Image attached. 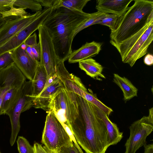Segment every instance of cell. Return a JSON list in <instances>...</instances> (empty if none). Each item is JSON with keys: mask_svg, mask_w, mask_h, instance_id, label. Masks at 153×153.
Instances as JSON below:
<instances>
[{"mask_svg": "<svg viewBox=\"0 0 153 153\" xmlns=\"http://www.w3.org/2000/svg\"><path fill=\"white\" fill-rule=\"evenodd\" d=\"M144 149L143 153H153V144L151 143L146 144L144 146Z\"/></svg>", "mask_w": 153, "mask_h": 153, "instance_id": "d590c367", "label": "cell"}, {"mask_svg": "<svg viewBox=\"0 0 153 153\" xmlns=\"http://www.w3.org/2000/svg\"><path fill=\"white\" fill-rule=\"evenodd\" d=\"M64 61H59L57 67L58 78L67 90L74 92L84 98L87 90L79 78L70 74L66 68Z\"/></svg>", "mask_w": 153, "mask_h": 153, "instance_id": "7c38bea8", "label": "cell"}, {"mask_svg": "<svg viewBox=\"0 0 153 153\" xmlns=\"http://www.w3.org/2000/svg\"><path fill=\"white\" fill-rule=\"evenodd\" d=\"M23 84L13 86L7 92L3 99L0 108V115L5 114L6 111L16 98Z\"/></svg>", "mask_w": 153, "mask_h": 153, "instance_id": "7402d4cb", "label": "cell"}, {"mask_svg": "<svg viewBox=\"0 0 153 153\" xmlns=\"http://www.w3.org/2000/svg\"><path fill=\"white\" fill-rule=\"evenodd\" d=\"M61 123H71L79 114L76 94L63 87L59 89L53 96L49 106Z\"/></svg>", "mask_w": 153, "mask_h": 153, "instance_id": "277c9868", "label": "cell"}, {"mask_svg": "<svg viewBox=\"0 0 153 153\" xmlns=\"http://www.w3.org/2000/svg\"><path fill=\"white\" fill-rule=\"evenodd\" d=\"M0 153H1V152H0Z\"/></svg>", "mask_w": 153, "mask_h": 153, "instance_id": "ab89813d", "label": "cell"}, {"mask_svg": "<svg viewBox=\"0 0 153 153\" xmlns=\"http://www.w3.org/2000/svg\"><path fill=\"white\" fill-rule=\"evenodd\" d=\"M23 80L22 74L14 64L0 71V108L7 92L13 86L23 84Z\"/></svg>", "mask_w": 153, "mask_h": 153, "instance_id": "5bb4252c", "label": "cell"}, {"mask_svg": "<svg viewBox=\"0 0 153 153\" xmlns=\"http://www.w3.org/2000/svg\"><path fill=\"white\" fill-rule=\"evenodd\" d=\"M33 147L35 153H53L44 146L37 143H34Z\"/></svg>", "mask_w": 153, "mask_h": 153, "instance_id": "1f68e13d", "label": "cell"}, {"mask_svg": "<svg viewBox=\"0 0 153 153\" xmlns=\"http://www.w3.org/2000/svg\"><path fill=\"white\" fill-rule=\"evenodd\" d=\"M13 5L24 9H29L36 12L42 10V6L36 0H15Z\"/></svg>", "mask_w": 153, "mask_h": 153, "instance_id": "d4e9b609", "label": "cell"}, {"mask_svg": "<svg viewBox=\"0 0 153 153\" xmlns=\"http://www.w3.org/2000/svg\"><path fill=\"white\" fill-rule=\"evenodd\" d=\"M7 20L5 18L0 17V28L5 23Z\"/></svg>", "mask_w": 153, "mask_h": 153, "instance_id": "f35d334b", "label": "cell"}, {"mask_svg": "<svg viewBox=\"0 0 153 153\" xmlns=\"http://www.w3.org/2000/svg\"><path fill=\"white\" fill-rule=\"evenodd\" d=\"M79 114L68 126L86 153H105L109 146L107 131L94 105L76 94Z\"/></svg>", "mask_w": 153, "mask_h": 153, "instance_id": "6da1fadb", "label": "cell"}, {"mask_svg": "<svg viewBox=\"0 0 153 153\" xmlns=\"http://www.w3.org/2000/svg\"><path fill=\"white\" fill-rule=\"evenodd\" d=\"M101 43L92 41L86 42L81 47L72 51L68 57L69 63H73L91 58L98 54L101 50Z\"/></svg>", "mask_w": 153, "mask_h": 153, "instance_id": "e0dca14e", "label": "cell"}, {"mask_svg": "<svg viewBox=\"0 0 153 153\" xmlns=\"http://www.w3.org/2000/svg\"><path fill=\"white\" fill-rule=\"evenodd\" d=\"M41 50V63L45 68L48 77L57 74L59 62L51 38L46 29L41 25L38 29Z\"/></svg>", "mask_w": 153, "mask_h": 153, "instance_id": "ba28073f", "label": "cell"}, {"mask_svg": "<svg viewBox=\"0 0 153 153\" xmlns=\"http://www.w3.org/2000/svg\"><path fill=\"white\" fill-rule=\"evenodd\" d=\"M12 58L14 63L25 77L32 81L39 63L31 58L21 45L13 50Z\"/></svg>", "mask_w": 153, "mask_h": 153, "instance_id": "4fadbf2b", "label": "cell"}, {"mask_svg": "<svg viewBox=\"0 0 153 153\" xmlns=\"http://www.w3.org/2000/svg\"><path fill=\"white\" fill-rule=\"evenodd\" d=\"M63 87L61 81L58 78L56 80L45 87L41 93L33 102V107L36 108H40L49 111V106L51 99L57 90Z\"/></svg>", "mask_w": 153, "mask_h": 153, "instance_id": "2e32d148", "label": "cell"}, {"mask_svg": "<svg viewBox=\"0 0 153 153\" xmlns=\"http://www.w3.org/2000/svg\"><path fill=\"white\" fill-rule=\"evenodd\" d=\"M94 107L97 114L101 118L106 126L109 146L116 144L122 139L123 132L120 131L117 125L112 122L103 111L95 105Z\"/></svg>", "mask_w": 153, "mask_h": 153, "instance_id": "ac0fdd59", "label": "cell"}, {"mask_svg": "<svg viewBox=\"0 0 153 153\" xmlns=\"http://www.w3.org/2000/svg\"><path fill=\"white\" fill-rule=\"evenodd\" d=\"M34 59L40 63L41 58V50L40 44L39 42L37 44L31 47Z\"/></svg>", "mask_w": 153, "mask_h": 153, "instance_id": "f546056e", "label": "cell"}, {"mask_svg": "<svg viewBox=\"0 0 153 153\" xmlns=\"http://www.w3.org/2000/svg\"><path fill=\"white\" fill-rule=\"evenodd\" d=\"M15 0H0V17H2L6 12L13 7Z\"/></svg>", "mask_w": 153, "mask_h": 153, "instance_id": "f1b7e54d", "label": "cell"}, {"mask_svg": "<svg viewBox=\"0 0 153 153\" xmlns=\"http://www.w3.org/2000/svg\"><path fill=\"white\" fill-rule=\"evenodd\" d=\"M129 129L130 135L125 145V153H136L146 144V138L153 130V122L148 116H144L134 122Z\"/></svg>", "mask_w": 153, "mask_h": 153, "instance_id": "52a82bcc", "label": "cell"}, {"mask_svg": "<svg viewBox=\"0 0 153 153\" xmlns=\"http://www.w3.org/2000/svg\"><path fill=\"white\" fill-rule=\"evenodd\" d=\"M107 14L97 11L90 13L89 18L83 23L76 30L74 37L79 32L84 29L93 25L98 24L100 21L106 16Z\"/></svg>", "mask_w": 153, "mask_h": 153, "instance_id": "cb8c5ba5", "label": "cell"}, {"mask_svg": "<svg viewBox=\"0 0 153 153\" xmlns=\"http://www.w3.org/2000/svg\"><path fill=\"white\" fill-rule=\"evenodd\" d=\"M90 0H58L56 4L52 8L54 10L63 7L70 10L83 11L82 9Z\"/></svg>", "mask_w": 153, "mask_h": 153, "instance_id": "603a6c76", "label": "cell"}, {"mask_svg": "<svg viewBox=\"0 0 153 153\" xmlns=\"http://www.w3.org/2000/svg\"><path fill=\"white\" fill-rule=\"evenodd\" d=\"M58 153H80L79 149L73 143L72 145L64 146L60 149Z\"/></svg>", "mask_w": 153, "mask_h": 153, "instance_id": "4dcf8cb0", "label": "cell"}, {"mask_svg": "<svg viewBox=\"0 0 153 153\" xmlns=\"http://www.w3.org/2000/svg\"><path fill=\"white\" fill-rule=\"evenodd\" d=\"M42 143L53 153H58L64 146H70L73 142L53 112H47Z\"/></svg>", "mask_w": 153, "mask_h": 153, "instance_id": "8992f818", "label": "cell"}, {"mask_svg": "<svg viewBox=\"0 0 153 153\" xmlns=\"http://www.w3.org/2000/svg\"><path fill=\"white\" fill-rule=\"evenodd\" d=\"M133 0H98L96 8L97 11L106 14H112L120 16L128 9Z\"/></svg>", "mask_w": 153, "mask_h": 153, "instance_id": "9a60e30c", "label": "cell"}, {"mask_svg": "<svg viewBox=\"0 0 153 153\" xmlns=\"http://www.w3.org/2000/svg\"><path fill=\"white\" fill-rule=\"evenodd\" d=\"M26 51L29 54V55L31 57L34 59L32 52L31 47L30 46H26Z\"/></svg>", "mask_w": 153, "mask_h": 153, "instance_id": "8d00e7d4", "label": "cell"}, {"mask_svg": "<svg viewBox=\"0 0 153 153\" xmlns=\"http://www.w3.org/2000/svg\"><path fill=\"white\" fill-rule=\"evenodd\" d=\"M51 10V8L45 7L36 19L0 46V56L6 52L14 50L23 44L33 32L38 30Z\"/></svg>", "mask_w": 153, "mask_h": 153, "instance_id": "9c48e42d", "label": "cell"}, {"mask_svg": "<svg viewBox=\"0 0 153 153\" xmlns=\"http://www.w3.org/2000/svg\"><path fill=\"white\" fill-rule=\"evenodd\" d=\"M19 153H35L34 148L28 140L22 136H19L17 140Z\"/></svg>", "mask_w": 153, "mask_h": 153, "instance_id": "484cf974", "label": "cell"}, {"mask_svg": "<svg viewBox=\"0 0 153 153\" xmlns=\"http://www.w3.org/2000/svg\"><path fill=\"white\" fill-rule=\"evenodd\" d=\"M113 81L121 89L125 100H129L137 96V89L126 78L114 74Z\"/></svg>", "mask_w": 153, "mask_h": 153, "instance_id": "ffe728a7", "label": "cell"}, {"mask_svg": "<svg viewBox=\"0 0 153 153\" xmlns=\"http://www.w3.org/2000/svg\"><path fill=\"white\" fill-rule=\"evenodd\" d=\"M153 40V21H152L139 39L122 59L131 67L139 59L145 55Z\"/></svg>", "mask_w": 153, "mask_h": 153, "instance_id": "30bf717a", "label": "cell"}, {"mask_svg": "<svg viewBox=\"0 0 153 153\" xmlns=\"http://www.w3.org/2000/svg\"><path fill=\"white\" fill-rule=\"evenodd\" d=\"M79 65V68L91 77L97 80H100L99 77L105 78L102 74L103 67L94 59L91 58L81 61Z\"/></svg>", "mask_w": 153, "mask_h": 153, "instance_id": "d6986e66", "label": "cell"}, {"mask_svg": "<svg viewBox=\"0 0 153 153\" xmlns=\"http://www.w3.org/2000/svg\"><path fill=\"white\" fill-rule=\"evenodd\" d=\"M33 88L31 81H25L21 88L16 98L5 112L10 119L11 134L10 143L14 144L20 128V117L21 114L33 107L34 98L32 96Z\"/></svg>", "mask_w": 153, "mask_h": 153, "instance_id": "5b68a950", "label": "cell"}, {"mask_svg": "<svg viewBox=\"0 0 153 153\" xmlns=\"http://www.w3.org/2000/svg\"><path fill=\"white\" fill-rule=\"evenodd\" d=\"M13 50L6 52L0 56V71L14 63L12 58Z\"/></svg>", "mask_w": 153, "mask_h": 153, "instance_id": "83f0119b", "label": "cell"}, {"mask_svg": "<svg viewBox=\"0 0 153 153\" xmlns=\"http://www.w3.org/2000/svg\"><path fill=\"white\" fill-rule=\"evenodd\" d=\"M41 5L45 7L53 8L56 4L57 0H36Z\"/></svg>", "mask_w": 153, "mask_h": 153, "instance_id": "836d02e7", "label": "cell"}, {"mask_svg": "<svg viewBox=\"0 0 153 153\" xmlns=\"http://www.w3.org/2000/svg\"><path fill=\"white\" fill-rule=\"evenodd\" d=\"M90 13L60 7L52 10L42 25L52 40L59 61L65 62L72 53V44L77 29L89 18Z\"/></svg>", "mask_w": 153, "mask_h": 153, "instance_id": "7a4b0ae2", "label": "cell"}, {"mask_svg": "<svg viewBox=\"0 0 153 153\" xmlns=\"http://www.w3.org/2000/svg\"><path fill=\"white\" fill-rule=\"evenodd\" d=\"M26 46H30L31 47L36 45L37 36L36 33L29 36L24 42Z\"/></svg>", "mask_w": 153, "mask_h": 153, "instance_id": "d6a6232c", "label": "cell"}, {"mask_svg": "<svg viewBox=\"0 0 153 153\" xmlns=\"http://www.w3.org/2000/svg\"><path fill=\"white\" fill-rule=\"evenodd\" d=\"M149 111V115L148 116L150 120L153 122V108L152 107L150 108Z\"/></svg>", "mask_w": 153, "mask_h": 153, "instance_id": "74e56055", "label": "cell"}, {"mask_svg": "<svg viewBox=\"0 0 153 153\" xmlns=\"http://www.w3.org/2000/svg\"><path fill=\"white\" fill-rule=\"evenodd\" d=\"M120 16L112 14H107L103 19L101 20L98 24L108 27L111 32L114 31L117 22Z\"/></svg>", "mask_w": 153, "mask_h": 153, "instance_id": "4316f807", "label": "cell"}, {"mask_svg": "<svg viewBox=\"0 0 153 153\" xmlns=\"http://www.w3.org/2000/svg\"><path fill=\"white\" fill-rule=\"evenodd\" d=\"M48 78V75L45 67L39 63L36 68L33 80L32 81L33 88L32 96L36 97L44 88Z\"/></svg>", "mask_w": 153, "mask_h": 153, "instance_id": "44dd1931", "label": "cell"}, {"mask_svg": "<svg viewBox=\"0 0 153 153\" xmlns=\"http://www.w3.org/2000/svg\"><path fill=\"white\" fill-rule=\"evenodd\" d=\"M41 11L32 14L8 19L0 28V46L22 30L36 19Z\"/></svg>", "mask_w": 153, "mask_h": 153, "instance_id": "8fae6325", "label": "cell"}, {"mask_svg": "<svg viewBox=\"0 0 153 153\" xmlns=\"http://www.w3.org/2000/svg\"><path fill=\"white\" fill-rule=\"evenodd\" d=\"M144 63L147 65L151 66L153 64V56L150 54H147L144 59Z\"/></svg>", "mask_w": 153, "mask_h": 153, "instance_id": "e575fe53", "label": "cell"}, {"mask_svg": "<svg viewBox=\"0 0 153 153\" xmlns=\"http://www.w3.org/2000/svg\"><path fill=\"white\" fill-rule=\"evenodd\" d=\"M134 1L118 17L114 31L111 32L110 42L116 48L153 21V1Z\"/></svg>", "mask_w": 153, "mask_h": 153, "instance_id": "3957f363", "label": "cell"}]
</instances>
